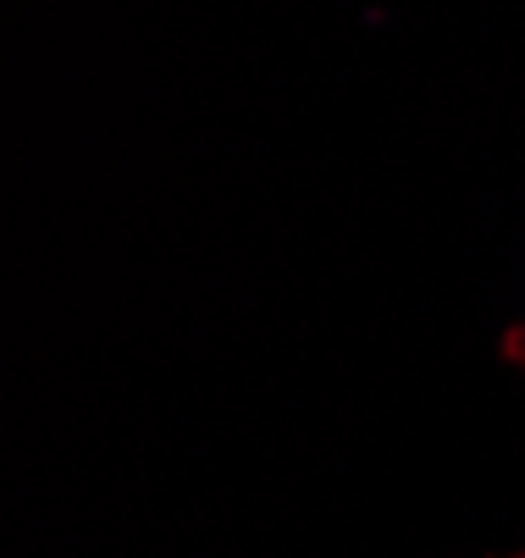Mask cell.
<instances>
[{
    "label": "cell",
    "instance_id": "cell-1",
    "mask_svg": "<svg viewBox=\"0 0 525 558\" xmlns=\"http://www.w3.org/2000/svg\"><path fill=\"white\" fill-rule=\"evenodd\" d=\"M520 558H525V553H520Z\"/></svg>",
    "mask_w": 525,
    "mask_h": 558
}]
</instances>
